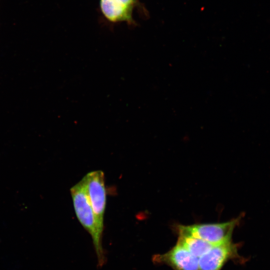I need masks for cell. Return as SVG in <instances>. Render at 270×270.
<instances>
[{
	"instance_id": "8992f818",
	"label": "cell",
	"mask_w": 270,
	"mask_h": 270,
	"mask_svg": "<svg viewBox=\"0 0 270 270\" xmlns=\"http://www.w3.org/2000/svg\"><path fill=\"white\" fill-rule=\"evenodd\" d=\"M99 4L102 14L108 21L113 23H133L134 8L116 0H100Z\"/></svg>"
},
{
	"instance_id": "7a4b0ae2",
	"label": "cell",
	"mask_w": 270,
	"mask_h": 270,
	"mask_svg": "<svg viewBox=\"0 0 270 270\" xmlns=\"http://www.w3.org/2000/svg\"><path fill=\"white\" fill-rule=\"evenodd\" d=\"M236 220L216 224L179 225L178 231L200 238L215 246L232 240V233Z\"/></svg>"
},
{
	"instance_id": "277c9868",
	"label": "cell",
	"mask_w": 270,
	"mask_h": 270,
	"mask_svg": "<svg viewBox=\"0 0 270 270\" xmlns=\"http://www.w3.org/2000/svg\"><path fill=\"white\" fill-rule=\"evenodd\" d=\"M156 263L168 266L174 270H199L198 258L176 242L166 253L154 257Z\"/></svg>"
},
{
	"instance_id": "6da1fadb",
	"label": "cell",
	"mask_w": 270,
	"mask_h": 270,
	"mask_svg": "<svg viewBox=\"0 0 270 270\" xmlns=\"http://www.w3.org/2000/svg\"><path fill=\"white\" fill-rule=\"evenodd\" d=\"M70 191L76 217L91 236L98 265L101 268L106 262L105 252L102 246L104 226L99 223L93 211L82 180L74 185Z\"/></svg>"
},
{
	"instance_id": "52a82bcc",
	"label": "cell",
	"mask_w": 270,
	"mask_h": 270,
	"mask_svg": "<svg viewBox=\"0 0 270 270\" xmlns=\"http://www.w3.org/2000/svg\"><path fill=\"white\" fill-rule=\"evenodd\" d=\"M178 242L182 245L193 255L199 258L212 246L207 242L190 234L178 231Z\"/></svg>"
},
{
	"instance_id": "3957f363",
	"label": "cell",
	"mask_w": 270,
	"mask_h": 270,
	"mask_svg": "<svg viewBox=\"0 0 270 270\" xmlns=\"http://www.w3.org/2000/svg\"><path fill=\"white\" fill-rule=\"evenodd\" d=\"M93 211L99 223L104 226L106 206L104 176L102 171L89 172L82 178Z\"/></svg>"
},
{
	"instance_id": "5b68a950",
	"label": "cell",
	"mask_w": 270,
	"mask_h": 270,
	"mask_svg": "<svg viewBox=\"0 0 270 270\" xmlns=\"http://www.w3.org/2000/svg\"><path fill=\"white\" fill-rule=\"evenodd\" d=\"M236 247L231 240L212 246L198 258L199 270H222L230 260L236 256Z\"/></svg>"
}]
</instances>
